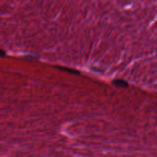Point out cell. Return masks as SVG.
I'll use <instances>...</instances> for the list:
<instances>
[{
    "label": "cell",
    "instance_id": "cell-3",
    "mask_svg": "<svg viewBox=\"0 0 157 157\" xmlns=\"http://www.w3.org/2000/svg\"><path fill=\"white\" fill-rule=\"evenodd\" d=\"M6 56V54H5V51H3V50H1V57H5Z\"/></svg>",
    "mask_w": 157,
    "mask_h": 157
},
{
    "label": "cell",
    "instance_id": "cell-2",
    "mask_svg": "<svg viewBox=\"0 0 157 157\" xmlns=\"http://www.w3.org/2000/svg\"><path fill=\"white\" fill-rule=\"evenodd\" d=\"M56 68L57 69L61 70V71H67V72L71 73V74H80V72L78 71H76V70L74 69H71V68H64V67H61V66H56Z\"/></svg>",
    "mask_w": 157,
    "mask_h": 157
},
{
    "label": "cell",
    "instance_id": "cell-1",
    "mask_svg": "<svg viewBox=\"0 0 157 157\" xmlns=\"http://www.w3.org/2000/svg\"><path fill=\"white\" fill-rule=\"evenodd\" d=\"M113 84L114 86L117 87V88H127V87H128L127 82H126V81H123V80H114V81H113Z\"/></svg>",
    "mask_w": 157,
    "mask_h": 157
}]
</instances>
